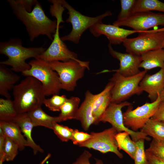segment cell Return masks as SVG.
Wrapping results in <instances>:
<instances>
[{
	"label": "cell",
	"instance_id": "cell-43",
	"mask_svg": "<svg viewBox=\"0 0 164 164\" xmlns=\"http://www.w3.org/2000/svg\"><path fill=\"white\" fill-rule=\"evenodd\" d=\"M162 49H164V42L163 43V45H162Z\"/></svg>",
	"mask_w": 164,
	"mask_h": 164
},
{
	"label": "cell",
	"instance_id": "cell-9",
	"mask_svg": "<svg viewBox=\"0 0 164 164\" xmlns=\"http://www.w3.org/2000/svg\"><path fill=\"white\" fill-rule=\"evenodd\" d=\"M139 33L138 36L127 38L123 43L127 53L141 56L150 50L162 49L164 28Z\"/></svg>",
	"mask_w": 164,
	"mask_h": 164
},
{
	"label": "cell",
	"instance_id": "cell-18",
	"mask_svg": "<svg viewBox=\"0 0 164 164\" xmlns=\"http://www.w3.org/2000/svg\"><path fill=\"white\" fill-rule=\"evenodd\" d=\"M96 94L89 90L85 93V98L79 108L76 119L80 122L81 127L85 131L90 126L94 124V120L92 115L93 104Z\"/></svg>",
	"mask_w": 164,
	"mask_h": 164
},
{
	"label": "cell",
	"instance_id": "cell-27",
	"mask_svg": "<svg viewBox=\"0 0 164 164\" xmlns=\"http://www.w3.org/2000/svg\"><path fill=\"white\" fill-rule=\"evenodd\" d=\"M157 11L164 13V3L158 0H136L133 9V14Z\"/></svg>",
	"mask_w": 164,
	"mask_h": 164
},
{
	"label": "cell",
	"instance_id": "cell-30",
	"mask_svg": "<svg viewBox=\"0 0 164 164\" xmlns=\"http://www.w3.org/2000/svg\"><path fill=\"white\" fill-rule=\"evenodd\" d=\"M19 147L18 145L9 138L6 137L3 149L5 161L7 162L14 160L18 154Z\"/></svg>",
	"mask_w": 164,
	"mask_h": 164
},
{
	"label": "cell",
	"instance_id": "cell-4",
	"mask_svg": "<svg viewBox=\"0 0 164 164\" xmlns=\"http://www.w3.org/2000/svg\"><path fill=\"white\" fill-rule=\"evenodd\" d=\"M51 3L50 12L52 16L56 19L57 28L51 43L39 58L46 62L60 61L65 62L72 60H77V54L69 50L60 36V24L64 22L63 14L65 9L59 1L54 0Z\"/></svg>",
	"mask_w": 164,
	"mask_h": 164
},
{
	"label": "cell",
	"instance_id": "cell-7",
	"mask_svg": "<svg viewBox=\"0 0 164 164\" xmlns=\"http://www.w3.org/2000/svg\"><path fill=\"white\" fill-rule=\"evenodd\" d=\"M29 63L30 68L22 73V75L32 77L40 81L46 96L58 94L62 89L59 77L48 62L38 58Z\"/></svg>",
	"mask_w": 164,
	"mask_h": 164
},
{
	"label": "cell",
	"instance_id": "cell-40",
	"mask_svg": "<svg viewBox=\"0 0 164 164\" xmlns=\"http://www.w3.org/2000/svg\"><path fill=\"white\" fill-rule=\"evenodd\" d=\"M51 156L50 153H48L44 159L39 164H44L50 158Z\"/></svg>",
	"mask_w": 164,
	"mask_h": 164
},
{
	"label": "cell",
	"instance_id": "cell-23",
	"mask_svg": "<svg viewBox=\"0 0 164 164\" xmlns=\"http://www.w3.org/2000/svg\"><path fill=\"white\" fill-rule=\"evenodd\" d=\"M27 113L34 127L42 126L52 129L54 122H61L58 116L52 117L46 113L42 109L41 106Z\"/></svg>",
	"mask_w": 164,
	"mask_h": 164
},
{
	"label": "cell",
	"instance_id": "cell-33",
	"mask_svg": "<svg viewBox=\"0 0 164 164\" xmlns=\"http://www.w3.org/2000/svg\"><path fill=\"white\" fill-rule=\"evenodd\" d=\"M145 151L164 161V142L153 138L149 147Z\"/></svg>",
	"mask_w": 164,
	"mask_h": 164
},
{
	"label": "cell",
	"instance_id": "cell-39",
	"mask_svg": "<svg viewBox=\"0 0 164 164\" xmlns=\"http://www.w3.org/2000/svg\"><path fill=\"white\" fill-rule=\"evenodd\" d=\"M5 138L4 136H0V158H3L4 159L3 149Z\"/></svg>",
	"mask_w": 164,
	"mask_h": 164
},
{
	"label": "cell",
	"instance_id": "cell-42",
	"mask_svg": "<svg viewBox=\"0 0 164 164\" xmlns=\"http://www.w3.org/2000/svg\"><path fill=\"white\" fill-rule=\"evenodd\" d=\"M5 160L3 158H0V164H3Z\"/></svg>",
	"mask_w": 164,
	"mask_h": 164
},
{
	"label": "cell",
	"instance_id": "cell-21",
	"mask_svg": "<svg viewBox=\"0 0 164 164\" xmlns=\"http://www.w3.org/2000/svg\"><path fill=\"white\" fill-rule=\"evenodd\" d=\"M141 56L142 60L139 68H143L147 71L156 67L164 69V49L150 50Z\"/></svg>",
	"mask_w": 164,
	"mask_h": 164
},
{
	"label": "cell",
	"instance_id": "cell-1",
	"mask_svg": "<svg viewBox=\"0 0 164 164\" xmlns=\"http://www.w3.org/2000/svg\"><path fill=\"white\" fill-rule=\"evenodd\" d=\"M7 2L14 14L25 26L30 41L41 35L53 40L57 28L56 20H52L47 16L37 1L30 12L27 10L22 0Z\"/></svg>",
	"mask_w": 164,
	"mask_h": 164
},
{
	"label": "cell",
	"instance_id": "cell-14",
	"mask_svg": "<svg viewBox=\"0 0 164 164\" xmlns=\"http://www.w3.org/2000/svg\"><path fill=\"white\" fill-rule=\"evenodd\" d=\"M109 53L120 62L119 68L117 70H105L100 73L114 71L125 77H129L137 74L141 71L139 65L142 61L141 56H138L129 53H123L115 50L111 45H108Z\"/></svg>",
	"mask_w": 164,
	"mask_h": 164
},
{
	"label": "cell",
	"instance_id": "cell-10",
	"mask_svg": "<svg viewBox=\"0 0 164 164\" xmlns=\"http://www.w3.org/2000/svg\"><path fill=\"white\" fill-rule=\"evenodd\" d=\"M132 104L131 103L127 101L119 103L111 102L101 116L99 122L109 123L118 132H128L132 139L135 142H137L141 139L147 141H150V138L141 131H134L129 129L124 125L121 109L125 106H130Z\"/></svg>",
	"mask_w": 164,
	"mask_h": 164
},
{
	"label": "cell",
	"instance_id": "cell-13",
	"mask_svg": "<svg viewBox=\"0 0 164 164\" xmlns=\"http://www.w3.org/2000/svg\"><path fill=\"white\" fill-rule=\"evenodd\" d=\"M113 25L119 27L127 26L136 31L145 32L152 27L164 26V13L151 11L135 13L125 20L115 21Z\"/></svg>",
	"mask_w": 164,
	"mask_h": 164
},
{
	"label": "cell",
	"instance_id": "cell-35",
	"mask_svg": "<svg viewBox=\"0 0 164 164\" xmlns=\"http://www.w3.org/2000/svg\"><path fill=\"white\" fill-rule=\"evenodd\" d=\"M92 137L91 134L80 131L78 129H74L71 139L74 145H79L90 139Z\"/></svg>",
	"mask_w": 164,
	"mask_h": 164
},
{
	"label": "cell",
	"instance_id": "cell-11",
	"mask_svg": "<svg viewBox=\"0 0 164 164\" xmlns=\"http://www.w3.org/2000/svg\"><path fill=\"white\" fill-rule=\"evenodd\" d=\"M159 94L155 101L146 103L133 110L132 105L128 106L123 113L125 126L135 132L142 128L157 111L161 102Z\"/></svg>",
	"mask_w": 164,
	"mask_h": 164
},
{
	"label": "cell",
	"instance_id": "cell-37",
	"mask_svg": "<svg viewBox=\"0 0 164 164\" xmlns=\"http://www.w3.org/2000/svg\"><path fill=\"white\" fill-rule=\"evenodd\" d=\"M151 118L160 121H164V101L161 102L157 111Z\"/></svg>",
	"mask_w": 164,
	"mask_h": 164
},
{
	"label": "cell",
	"instance_id": "cell-15",
	"mask_svg": "<svg viewBox=\"0 0 164 164\" xmlns=\"http://www.w3.org/2000/svg\"><path fill=\"white\" fill-rule=\"evenodd\" d=\"M89 29L91 33L95 37L102 35L105 36L111 45L120 44L123 43L130 35L142 32L134 30L125 29L113 25L104 24L102 22L94 25Z\"/></svg>",
	"mask_w": 164,
	"mask_h": 164
},
{
	"label": "cell",
	"instance_id": "cell-2",
	"mask_svg": "<svg viewBox=\"0 0 164 164\" xmlns=\"http://www.w3.org/2000/svg\"><path fill=\"white\" fill-rule=\"evenodd\" d=\"M12 94L18 114L27 113L41 106L46 96L41 83L31 76L26 77L15 85Z\"/></svg>",
	"mask_w": 164,
	"mask_h": 164
},
{
	"label": "cell",
	"instance_id": "cell-25",
	"mask_svg": "<svg viewBox=\"0 0 164 164\" xmlns=\"http://www.w3.org/2000/svg\"><path fill=\"white\" fill-rule=\"evenodd\" d=\"M142 132L158 141L164 143V124L151 118L141 128Z\"/></svg>",
	"mask_w": 164,
	"mask_h": 164
},
{
	"label": "cell",
	"instance_id": "cell-22",
	"mask_svg": "<svg viewBox=\"0 0 164 164\" xmlns=\"http://www.w3.org/2000/svg\"><path fill=\"white\" fill-rule=\"evenodd\" d=\"M20 77L11 71L5 65H0V94L6 99L11 98L9 91L13 89L14 84Z\"/></svg>",
	"mask_w": 164,
	"mask_h": 164
},
{
	"label": "cell",
	"instance_id": "cell-44",
	"mask_svg": "<svg viewBox=\"0 0 164 164\" xmlns=\"http://www.w3.org/2000/svg\"><path fill=\"white\" fill-rule=\"evenodd\" d=\"M162 121L163 122V123L164 124V121Z\"/></svg>",
	"mask_w": 164,
	"mask_h": 164
},
{
	"label": "cell",
	"instance_id": "cell-20",
	"mask_svg": "<svg viewBox=\"0 0 164 164\" xmlns=\"http://www.w3.org/2000/svg\"><path fill=\"white\" fill-rule=\"evenodd\" d=\"M0 128L2 130L5 137L9 138L16 143L19 150H22L26 146H28L27 140L16 122L13 121H0Z\"/></svg>",
	"mask_w": 164,
	"mask_h": 164
},
{
	"label": "cell",
	"instance_id": "cell-32",
	"mask_svg": "<svg viewBox=\"0 0 164 164\" xmlns=\"http://www.w3.org/2000/svg\"><path fill=\"white\" fill-rule=\"evenodd\" d=\"M136 0H121V11L117 20L122 21L128 18L133 14V10Z\"/></svg>",
	"mask_w": 164,
	"mask_h": 164
},
{
	"label": "cell",
	"instance_id": "cell-6",
	"mask_svg": "<svg viewBox=\"0 0 164 164\" xmlns=\"http://www.w3.org/2000/svg\"><path fill=\"white\" fill-rule=\"evenodd\" d=\"M50 66L57 73L62 89L68 91H73L78 80L84 76L85 70H89V62L79 60L65 62H47Z\"/></svg>",
	"mask_w": 164,
	"mask_h": 164
},
{
	"label": "cell",
	"instance_id": "cell-19",
	"mask_svg": "<svg viewBox=\"0 0 164 164\" xmlns=\"http://www.w3.org/2000/svg\"><path fill=\"white\" fill-rule=\"evenodd\" d=\"M16 122L19 126L23 135L26 138L28 146L32 150L34 155L38 152H44V150L34 141L32 137V131L34 126L27 113L18 114L12 121Z\"/></svg>",
	"mask_w": 164,
	"mask_h": 164
},
{
	"label": "cell",
	"instance_id": "cell-31",
	"mask_svg": "<svg viewBox=\"0 0 164 164\" xmlns=\"http://www.w3.org/2000/svg\"><path fill=\"white\" fill-rule=\"evenodd\" d=\"M52 130L60 140L63 142H67L71 140L74 130L67 126L59 124L56 122L53 124Z\"/></svg>",
	"mask_w": 164,
	"mask_h": 164
},
{
	"label": "cell",
	"instance_id": "cell-26",
	"mask_svg": "<svg viewBox=\"0 0 164 164\" xmlns=\"http://www.w3.org/2000/svg\"><path fill=\"white\" fill-rule=\"evenodd\" d=\"M126 132H118L115 136L118 149L124 151L134 159L137 150L136 142L132 140Z\"/></svg>",
	"mask_w": 164,
	"mask_h": 164
},
{
	"label": "cell",
	"instance_id": "cell-36",
	"mask_svg": "<svg viewBox=\"0 0 164 164\" xmlns=\"http://www.w3.org/2000/svg\"><path fill=\"white\" fill-rule=\"evenodd\" d=\"M92 156L91 153L89 151L84 150L72 164H91L90 159ZM95 162L94 164H104L101 159L95 158Z\"/></svg>",
	"mask_w": 164,
	"mask_h": 164
},
{
	"label": "cell",
	"instance_id": "cell-24",
	"mask_svg": "<svg viewBox=\"0 0 164 164\" xmlns=\"http://www.w3.org/2000/svg\"><path fill=\"white\" fill-rule=\"evenodd\" d=\"M80 102V99L77 97L72 96L67 98L61 107L58 116L61 122L76 119Z\"/></svg>",
	"mask_w": 164,
	"mask_h": 164
},
{
	"label": "cell",
	"instance_id": "cell-34",
	"mask_svg": "<svg viewBox=\"0 0 164 164\" xmlns=\"http://www.w3.org/2000/svg\"><path fill=\"white\" fill-rule=\"evenodd\" d=\"M144 140L141 139L136 142L137 149L134 159L135 164H149L145 150Z\"/></svg>",
	"mask_w": 164,
	"mask_h": 164
},
{
	"label": "cell",
	"instance_id": "cell-29",
	"mask_svg": "<svg viewBox=\"0 0 164 164\" xmlns=\"http://www.w3.org/2000/svg\"><path fill=\"white\" fill-rule=\"evenodd\" d=\"M67 99L65 95L55 94L50 98H45L43 101V104L50 110L53 111H60L61 107Z\"/></svg>",
	"mask_w": 164,
	"mask_h": 164
},
{
	"label": "cell",
	"instance_id": "cell-5",
	"mask_svg": "<svg viewBox=\"0 0 164 164\" xmlns=\"http://www.w3.org/2000/svg\"><path fill=\"white\" fill-rule=\"evenodd\" d=\"M60 1L62 5L68 11L69 16L66 22L70 23L72 26L71 32L61 37L63 41H70L76 44L78 43L82 34L86 30L96 24L102 22L104 18L112 15L111 12L108 10L96 17L86 16L75 10L65 0Z\"/></svg>",
	"mask_w": 164,
	"mask_h": 164
},
{
	"label": "cell",
	"instance_id": "cell-16",
	"mask_svg": "<svg viewBox=\"0 0 164 164\" xmlns=\"http://www.w3.org/2000/svg\"><path fill=\"white\" fill-rule=\"evenodd\" d=\"M139 85L143 91L148 94V97L152 102L155 101L164 87V69H160L152 75L146 74Z\"/></svg>",
	"mask_w": 164,
	"mask_h": 164
},
{
	"label": "cell",
	"instance_id": "cell-41",
	"mask_svg": "<svg viewBox=\"0 0 164 164\" xmlns=\"http://www.w3.org/2000/svg\"><path fill=\"white\" fill-rule=\"evenodd\" d=\"M159 97L161 102L164 101V87L159 94Z\"/></svg>",
	"mask_w": 164,
	"mask_h": 164
},
{
	"label": "cell",
	"instance_id": "cell-28",
	"mask_svg": "<svg viewBox=\"0 0 164 164\" xmlns=\"http://www.w3.org/2000/svg\"><path fill=\"white\" fill-rule=\"evenodd\" d=\"M17 114L13 101L11 98L5 99L0 98V121H12Z\"/></svg>",
	"mask_w": 164,
	"mask_h": 164
},
{
	"label": "cell",
	"instance_id": "cell-17",
	"mask_svg": "<svg viewBox=\"0 0 164 164\" xmlns=\"http://www.w3.org/2000/svg\"><path fill=\"white\" fill-rule=\"evenodd\" d=\"M113 86V83L110 81L101 92L96 94L93 104L94 124L99 123L101 116L111 102V91Z\"/></svg>",
	"mask_w": 164,
	"mask_h": 164
},
{
	"label": "cell",
	"instance_id": "cell-3",
	"mask_svg": "<svg viewBox=\"0 0 164 164\" xmlns=\"http://www.w3.org/2000/svg\"><path fill=\"white\" fill-rule=\"evenodd\" d=\"M21 40L19 38H12L9 41L0 43V53L7 56L0 64L12 67L11 70L21 72L29 70L31 66L26 61L28 59L39 56L46 49L43 46L27 48L22 46Z\"/></svg>",
	"mask_w": 164,
	"mask_h": 164
},
{
	"label": "cell",
	"instance_id": "cell-8",
	"mask_svg": "<svg viewBox=\"0 0 164 164\" xmlns=\"http://www.w3.org/2000/svg\"><path fill=\"white\" fill-rule=\"evenodd\" d=\"M147 71H141L135 75L125 77L118 72L114 74L110 81L113 84L111 91V102H123L134 94H140L143 91L139 83Z\"/></svg>",
	"mask_w": 164,
	"mask_h": 164
},
{
	"label": "cell",
	"instance_id": "cell-38",
	"mask_svg": "<svg viewBox=\"0 0 164 164\" xmlns=\"http://www.w3.org/2000/svg\"><path fill=\"white\" fill-rule=\"evenodd\" d=\"M145 152L149 164H164V161L145 151Z\"/></svg>",
	"mask_w": 164,
	"mask_h": 164
},
{
	"label": "cell",
	"instance_id": "cell-12",
	"mask_svg": "<svg viewBox=\"0 0 164 164\" xmlns=\"http://www.w3.org/2000/svg\"><path fill=\"white\" fill-rule=\"evenodd\" d=\"M118 133L117 131L112 127L100 132H92L90 133L92 137L78 146L93 149L103 154L112 152L119 158L122 159L123 155L118 149L115 138Z\"/></svg>",
	"mask_w": 164,
	"mask_h": 164
}]
</instances>
